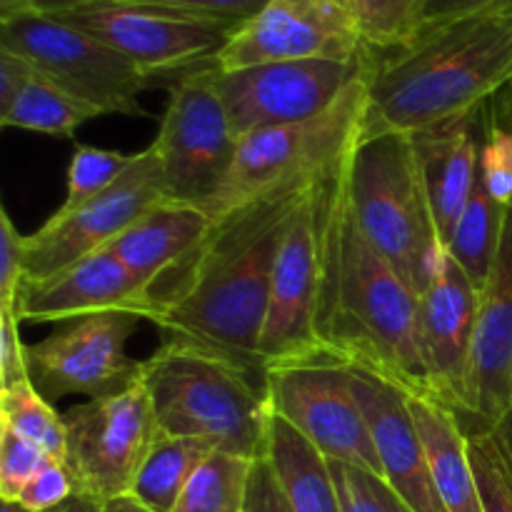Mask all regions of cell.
<instances>
[{"mask_svg":"<svg viewBox=\"0 0 512 512\" xmlns=\"http://www.w3.org/2000/svg\"><path fill=\"white\" fill-rule=\"evenodd\" d=\"M330 168L280 180L213 220L203 240L150 288L148 320L168 335L165 343L225 360L265 385L260 335L275 260L295 213Z\"/></svg>","mask_w":512,"mask_h":512,"instance_id":"obj_1","label":"cell"},{"mask_svg":"<svg viewBox=\"0 0 512 512\" xmlns=\"http://www.w3.org/2000/svg\"><path fill=\"white\" fill-rule=\"evenodd\" d=\"M510 83L512 13L428 20L408 45L373 53L363 138L415 135L478 113Z\"/></svg>","mask_w":512,"mask_h":512,"instance_id":"obj_2","label":"cell"},{"mask_svg":"<svg viewBox=\"0 0 512 512\" xmlns=\"http://www.w3.org/2000/svg\"><path fill=\"white\" fill-rule=\"evenodd\" d=\"M320 335L335 358L430 398L418 345V295L360 230L345 193L335 223Z\"/></svg>","mask_w":512,"mask_h":512,"instance_id":"obj_3","label":"cell"},{"mask_svg":"<svg viewBox=\"0 0 512 512\" xmlns=\"http://www.w3.org/2000/svg\"><path fill=\"white\" fill-rule=\"evenodd\" d=\"M140 380L163 435L200 440L250 460L265 455L273 410L268 390L235 365L165 343L143 360Z\"/></svg>","mask_w":512,"mask_h":512,"instance_id":"obj_4","label":"cell"},{"mask_svg":"<svg viewBox=\"0 0 512 512\" xmlns=\"http://www.w3.org/2000/svg\"><path fill=\"white\" fill-rule=\"evenodd\" d=\"M348 203L365 238L420 298L448 248L435 228L410 135H360L348 155Z\"/></svg>","mask_w":512,"mask_h":512,"instance_id":"obj_5","label":"cell"},{"mask_svg":"<svg viewBox=\"0 0 512 512\" xmlns=\"http://www.w3.org/2000/svg\"><path fill=\"white\" fill-rule=\"evenodd\" d=\"M348 155L310 188L280 245L260 335V360L265 370L333 355L320 335V315L335 223L345 193Z\"/></svg>","mask_w":512,"mask_h":512,"instance_id":"obj_6","label":"cell"},{"mask_svg":"<svg viewBox=\"0 0 512 512\" xmlns=\"http://www.w3.org/2000/svg\"><path fill=\"white\" fill-rule=\"evenodd\" d=\"M370 63H373V53L368 55L363 73L343 90V95L328 110L315 118L258 130L240 140L233 168L218 193L203 208L205 213L218 220L228 210L238 208L243 200L263 193L265 188H273L280 180L320 173L348 155L363 135L365 113H368Z\"/></svg>","mask_w":512,"mask_h":512,"instance_id":"obj_7","label":"cell"},{"mask_svg":"<svg viewBox=\"0 0 512 512\" xmlns=\"http://www.w3.org/2000/svg\"><path fill=\"white\" fill-rule=\"evenodd\" d=\"M0 48L28 60L35 73L103 115H150L138 95L160 85V78L55 15H3Z\"/></svg>","mask_w":512,"mask_h":512,"instance_id":"obj_8","label":"cell"},{"mask_svg":"<svg viewBox=\"0 0 512 512\" xmlns=\"http://www.w3.org/2000/svg\"><path fill=\"white\" fill-rule=\"evenodd\" d=\"M168 88V108L153 140L165 198L205 208L228 178L240 140L215 90V63L185 70Z\"/></svg>","mask_w":512,"mask_h":512,"instance_id":"obj_9","label":"cell"},{"mask_svg":"<svg viewBox=\"0 0 512 512\" xmlns=\"http://www.w3.org/2000/svg\"><path fill=\"white\" fill-rule=\"evenodd\" d=\"M75 490L100 503L130 495L150 450L163 438L143 380L123 393L88 400L63 415Z\"/></svg>","mask_w":512,"mask_h":512,"instance_id":"obj_10","label":"cell"},{"mask_svg":"<svg viewBox=\"0 0 512 512\" xmlns=\"http://www.w3.org/2000/svg\"><path fill=\"white\" fill-rule=\"evenodd\" d=\"M270 408L330 460L383 478L373 430L358 403L353 368L335 355L265 370Z\"/></svg>","mask_w":512,"mask_h":512,"instance_id":"obj_11","label":"cell"},{"mask_svg":"<svg viewBox=\"0 0 512 512\" xmlns=\"http://www.w3.org/2000/svg\"><path fill=\"white\" fill-rule=\"evenodd\" d=\"M55 18L103 40L163 85L173 83L185 70L215 63L238 30L218 20L130 0H100Z\"/></svg>","mask_w":512,"mask_h":512,"instance_id":"obj_12","label":"cell"},{"mask_svg":"<svg viewBox=\"0 0 512 512\" xmlns=\"http://www.w3.org/2000/svg\"><path fill=\"white\" fill-rule=\"evenodd\" d=\"M368 53L360 60H280L220 70L215 65V90L228 113L235 138L258 130L300 123L328 110L343 90L363 73Z\"/></svg>","mask_w":512,"mask_h":512,"instance_id":"obj_13","label":"cell"},{"mask_svg":"<svg viewBox=\"0 0 512 512\" xmlns=\"http://www.w3.org/2000/svg\"><path fill=\"white\" fill-rule=\"evenodd\" d=\"M140 315L100 313L60 323L40 343L25 348L28 378L48 403L65 395L110 398L140 378V365L128 355V340Z\"/></svg>","mask_w":512,"mask_h":512,"instance_id":"obj_14","label":"cell"},{"mask_svg":"<svg viewBox=\"0 0 512 512\" xmlns=\"http://www.w3.org/2000/svg\"><path fill=\"white\" fill-rule=\"evenodd\" d=\"M165 200V180L153 143L100 195L68 213H55L25 235V280H40L113 243L150 205Z\"/></svg>","mask_w":512,"mask_h":512,"instance_id":"obj_15","label":"cell"},{"mask_svg":"<svg viewBox=\"0 0 512 512\" xmlns=\"http://www.w3.org/2000/svg\"><path fill=\"white\" fill-rule=\"evenodd\" d=\"M368 53L350 0H270L240 25L215 65L238 70L280 60H360Z\"/></svg>","mask_w":512,"mask_h":512,"instance_id":"obj_16","label":"cell"},{"mask_svg":"<svg viewBox=\"0 0 512 512\" xmlns=\"http://www.w3.org/2000/svg\"><path fill=\"white\" fill-rule=\"evenodd\" d=\"M478 288L445 255L443 268L418 298V345L430 398L465 413V378L473 350Z\"/></svg>","mask_w":512,"mask_h":512,"instance_id":"obj_17","label":"cell"},{"mask_svg":"<svg viewBox=\"0 0 512 512\" xmlns=\"http://www.w3.org/2000/svg\"><path fill=\"white\" fill-rule=\"evenodd\" d=\"M115 310L148 320L150 290L105 248L65 265L48 278L25 280L15 305L20 323L28 325H60Z\"/></svg>","mask_w":512,"mask_h":512,"instance_id":"obj_18","label":"cell"},{"mask_svg":"<svg viewBox=\"0 0 512 512\" xmlns=\"http://www.w3.org/2000/svg\"><path fill=\"white\" fill-rule=\"evenodd\" d=\"M512 408V208L493 270L478 293L473 350L460 418L495 425Z\"/></svg>","mask_w":512,"mask_h":512,"instance_id":"obj_19","label":"cell"},{"mask_svg":"<svg viewBox=\"0 0 512 512\" xmlns=\"http://www.w3.org/2000/svg\"><path fill=\"white\" fill-rule=\"evenodd\" d=\"M353 385L373 430L385 483L413 512H448L410 415L408 393L360 368H353Z\"/></svg>","mask_w":512,"mask_h":512,"instance_id":"obj_20","label":"cell"},{"mask_svg":"<svg viewBox=\"0 0 512 512\" xmlns=\"http://www.w3.org/2000/svg\"><path fill=\"white\" fill-rule=\"evenodd\" d=\"M480 110L410 135L433 208L435 228L445 248L478 183Z\"/></svg>","mask_w":512,"mask_h":512,"instance_id":"obj_21","label":"cell"},{"mask_svg":"<svg viewBox=\"0 0 512 512\" xmlns=\"http://www.w3.org/2000/svg\"><path fill=\"white\" fill-rule=\"evenodd\" d=\"M210 225L213 218L203 208L165 198L150 205L105 250L150 290L203 240Z\"/></svg>","mask_w":512,"mask_h":512,"instance_id":"obj_22","label":"cell"},{"mask_svg":"<svg viewBox=\"0 0 512 512\" xmlns=\"http://www.w3.org/2000/svg\"><path fill=\"white\" fill-rule=\"evenodd\" d=\"M408 405L445 508L448 512H483L470 465L468 433L460 415L438 400L418 395H408Z\"/></svg>","mask_w":512,"mask_h":512,"instance_id":"obj_23","label":"cell"},{"mask_svg":"<svg viewBox=\"0 0 512 512\" xmlns=\"http://www.w3.org/2000/svg\"><path fill=\"white\" fill-rule=\"evenodd\" d=\"M265 458L295 512H343L328 455L270 410Z\"/></svg>","mask_w":512,"mask_h":512,"instance_id":"obj_24","label":"cell"},{"mask_svg":"<svg viewBox=\"0 0 512 512\" xmlns=\"http://www.w3.org/2000/svg\"><path fill=\"white\" fill-rule=\"evenodd\" d=\"M505 218H508V208H503L488 193L478 175L473 195H470L448 243L450 258L463 268V273L478 288V293L488 280L490 270H493L495 258H498Z\"/></svg>","mask_w":512,"mask_h":512,"instance_id":"obj_25","label":"cell"},{"mask_svg":"<svg viewBox=\"0 0 512 512\" xmlns=\"http://www.w3.org/2000/svg\"><path fill=\"white\" fill-rule=\"evenodd\" d=\"M210 453L213 448L200 440L163 435L150 450L128 498L150 512H173L185 485Z\"/></svg>","mask_w":512,"mask_h":512,"instance_id":"obj_26","label":"cell"},{"mask_svg":"<svg viewBox=\"0 0 512 512\" xmlns=\"http://www.w3.org/2000/svg\"><path fill=\"white\" fill-rule=\"evenodd\" d=\"M103 118L98 108L73 98L55 83L35 73L23 93L15 98L5 113H0L3 128L33 130V133L53 135V138H73L80 125Z\"/></svg>","mask_w":512,"mask_h":512,"instance_id":"obj_27","label":"cell"},{"mask_svg":"<svg viewBox=\"0 0 512 512\" xmlns=\"http://www.w3.org/2000/svg\"><path fill=\"white\" fill-rule=\"evenodd\" d=\"M255 460L213 450L185 485L173 512H245Z\"/></svg>","mask_w":512,"mask_h":512,"instance_id":"obj_28","label":"cell"},{"mask_svg":"<svg viewBox=\"0 0 512 512\" xmlns=\"http://www.w3.org/2000/svg\"><path fill=\"white\" fill-rule=\"evenodd\" d=\"M0 425L38 445L58 463H65L68 428L63 415L38 393L30 378L0 390Z\"/></svg>","mask_w":512,"mask_h":512,"instance_id":"obj_29","label":"cell"},{"mask_svg":"<svg viewBox=\"0 0 512 512\" xmlns=\"http://www.w3.org/2000/svg\"><path fill=\"white\" fill-rule=\"evenodd\" d=\"M435 0H350L365 48L390 53L423 30Z\"/></svg>","mask_w":512,"mask_h":512,"instance_id":"obj_30","label":"cell"},{"mask_svg":"<svg viewBox=\"0 0 512 512\" xmlns=\"http://www.w3.org/2000/svg\"><path fill=\"white\" fill-rule=\"evenodd\" d=\"M463 420L483 512H512V468L493 425Z\"/></svg>","mask_w":512,"mask_h":512,"instance_id":"obj_31","label":"cell"},{"mask_svg":"<svg viewBox=\"0 0 512 512\" xmlns=\"http://www.w3.org/2000/svg\"><path fill=\"white\" fill-rule=\"evenodd\" d=\"M133 160L135 153L78 145L73 150V160H70L68 195H65V203L60 205V213L75 210L78 205L88 203L90 198L108 190L133 165Z\"/></svg>","mask_w":512,"mask_h":512,"instance_id":"obj_32","label":"cell"},{"mask_svg":"<svg viewBox=\"0 0 512 512\" xmlns=\"http://www.w3.org/2000/svg\"><path fill=\"white\" fill-rule=\"evenodd\" d=\"M343 512H413L380 475L330 460Z\"/></svg>","mask_w":512,"mask_h":512,"instance_id":"obj_33","label":"cell"},{"mask_svg":"<svg viewBox=\"0 0 512 512\" xmlns=\"http://www.w3.org/2000/svg\"><path fill=\"white\" fill-rule=\"evenodd\" d=\"M480 180L503 208H512V130L480 110Z\"/></svg>","mask_w":512,"mask_h":512,"instance_id":"obj_34","label":"cell"},{"mask_svg":"<svg viewBox=\"0 0 512 512\" xmlns=\"http://www.w3.org/2000/svg\"><path fill=\"white\" fill-rule=\"evenodd\" d=\"M53 463L48 453L0 425V500L15 503L20 490Z\"/></svg>","mask_w":512,"mask_h":512,"instance_id":"obj_35","label":"cell"},{"mask_svg":"<svg viewBox=\"0 0 512 512\" xmlns=\"http://www.w3.org/2000/svg\"><path fill=\"white\" fill-rule=\"evenodd\" d=\"M25 283V235L0 208V310H15Z\"/></svg>","mask_w":512,"mask_h":512,"instance_id":"obj_36","label":"cell"},{"mask_svg":"<svg viewBox=\"0 0 512 512\" xmlns=\"http://www.w3.org/2000/svg\"><path fill=\"white\" fill-rule=\"evenodd\" d=\"M75 493L78 490H75V480L70 475L68 465L53 460L20 490L15 503L28 512H50L63 505L68 498H73Z\"/></svg>","mask_w":512,"mask_h":512,"instance_id":"obj_37","label":"cell"},{"mask_svg":"<svg viewBox=\"0 0 512 512\" xmlns=\"http://www.w3.org/2000/svg\"><path fill=\"white\" fill-rule=\"evenodd\" d=\"M130 3L160 5V8L180 10V13L198 15V18L218 20V23L240 28L248 20H253L270 0H130Z\"/></svg>","mask_w":512,"mask_h":512,"instance_id":"obj_38","label":"cell"},{"mask_svg":"<svg viewBox=\"0 0 512 512\" xmlns=\"http://www.w3.org/2000/svg\"><path fill=\"white\" fill-rule=\"evenodd\" d=\"M28 345L20 340V318L15 310H0V390L28 378Z\"/></svg>","mask_w":512,"mask_h":512,"instance_id":"obj_39","label":"cell"},{"mask_svg":"<svg viewBox=\"0 0 512 512\" xmlns=\"http://www.w3.org/2000/svg\"><path fill=\"white\" fill-rule=\"evenodd\" d=\"M245 512H295L290 500L285 498L268 458H255L253 470H250L248 485V505Z\"/></svg>","mask_w":512,"mask_h":512,"instance_id":"obj_40","label":"cell"},{"mask_svg":"<svg viewBox=\"0 0 512 512\" xmlns=\"http://www.w3.org/2000/svg\"><path fill=\"white\" fill-rule=\"evenodd\" d=\"M33 75L35 68L28 60L0 48V113H5L15 103V98L23 93Z\"/></svg>","mask_w":512,"mask_h":512,"instance_id":"obj_41","label":"cell"},{"mask_svg":"<svg viewBox=\"0 0 512 512\" xmlns=\"http://www.w3.org/2000/svg\"><path fill=\"white\" fill-rule=\"evenodd\" d=\"M470 13H512V0H435L428 20H448Z\"/></svg>","mask_w":512,"mask_h":512,"instance_id":"obj_42","label":"cell"},{"mask_svg":"<svg viewBox=\"0 0 512 512\" xmlns=\"http://www.w3.org/2000/svg\"><path fill=\"white\" fill-rule=\"evenodd\" d=\"M100 3V0H0V18L15 13H40V15H58L65 10L83 8V5Z\"/></svg>","mask_w":512,"mask_h":512,"instance_id":"obj_43","label":"cell"},{"mask_svg":"<svg viewBox=\"0 0 512 512\" xmlns=\"http://www.w3.org/2000/svg\"><path fill=\"white\" fill-rule=\"evenodd\" d=\"M485 113L490 115V120L512 130V83L505 85L495 98H490L485 103Z\"/></svg>","mask_w":512,"mask_h":512,"instance_id":"obj_44","label":"cell"},{"mask_svg":"<svg viewBox=\"0 0 512 512\" xmlns=\"http://www.w3.org/2000/svg\"><path fill=\"white\" fill-rule=\"evenodd\" d=\"M50 512H105V503L90 498V495L75 493L73 498H68L63 505H58V508Z\"/></svg>","mask_w":512,"mask_h":512,"instance_id":"obj_45","label":"cell"},{"mask_svg":"<svg viewBox=\"0 0 512 512\" xmlns=\"http://www.w3.org/2000/svg\"><path fill=\"white\" fill-rule=\"evenodd\" d=\"M493 430H495V435H498L500 445H503V450H505V458H508V463L512 468V408L498 420V423L493 425Z\"/></svg>","mask_w":512,"mask_h":512,"instance_id":"obj_46","label":"cell"},{"mask_svg":"<svg viewBox=\"0 0 512 512\" xmlns=\"http://www.w3.org/2000/svg\"><path fill=\"white\" fill-rule=\"evenodd\" d=\"M105 512H150L148 508H143L140 503H135L133 498H118V500H110V503H105Z\"/></svg>","mask_w":512,"mask_h":512,"instance_id":"obj_47","label":"cell"},{"mask_svg":"<svg viewBox=\"0 0 512 512\" xmlns=\"http://www.w3.org/2000/svg\"><path fill=\"white\" fill-rule=\"evenodd\" d=\"M0 512H28V510L20 508L18 503H3V500H0Z\"/></svg>","mask_w":512,"mask_h":512,"instance_id":"obj_48","label":"cell"}]
</instances>
